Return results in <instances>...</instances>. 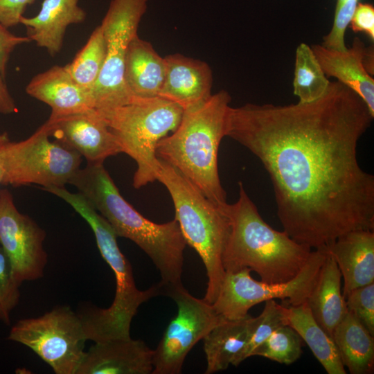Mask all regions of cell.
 I'll list each match as a JSON object with an SVG mask.
<instances>
[{"label": "cell", "mask_w": 374, "mask_h": 374, "mask_svg": "<svg viewBox=\"0 0 374 374\" xmlns=\"http://www.w3.org/2000/svg\"><path fill=\"white\" fill-rule=\"evenodd\" d=\"M109 222L117 237L138 245L159 271L163 290L182 284L186 245L177 221L157 224L139 213L120 193L103 163H87L71 180Z\"/></svg>", "instance_id": "2"}, {"label": "cell", "mask_w": 374, "mask_h": 374, "mask_svg": "<svg viewBox=\"0 0 374 374\" xmlns=\"http://www.w3.org/2000/svg\"><path fill=\"white\" fill-rule=\"evenodd\" d=\"M373 117L359 95L334 81L310 103L230 106L226 136L267 171L283 231L317 249L349 231L374 230V177L357 158Z\"/></svg>", "instance_id": "1"}, {"label": "cell", "mask_w": 374, "mask_h": 374, "mask_svg": "<svg viewBox=\"0 0 374 374\" xmlns=\"http://www.w3.org/2000/svg\"><path fill=\"white\" fill-rule=\"evenodd\" d=\"M280 309L284 324L299 335L327 373H346L333 339L316 321L306 301L297 306L280 305Z\"/></svg>", "instance_id": "24"}, {"label": "cell", "mask_w": 374, "mask_h": 374, "mask_svg": "<svg viewBox=\"0 0 374 374\" xmlns=\"http://www.w3.org/2000/svg\"><path fill=\"white\" fill-rule=\"evenodd\" d=\"M164 58L166 75L159 97L183 110L198 106L211 97L213 74L206 62L179 53Z\"/></svg>", "instance_id": "16"}, {"label": "cell", "mask_w": 374, "mask_h": 374, "mask_svg": "<svg viewBox=\"0 0 374 374\" xmlns=\"http://www.w3.org/2000/svg\"><path fill=\"white\" fill-rule=\"evenodd\" d=\"M326 255L325 247L312 250L301 271L286 283L258 281L251 277V270L249 268L225 272L217 296L212 305L219 314L228 320L244 318L251 308L269 299H279L288 305H299L307 301Z\"/></svg>", "instance_id": "10"}, {"label": "cell", "mask_w": 374, "mask_h": 374, "mask_svg": "<svg viewBox=\"0 0 374 374\" xmlns=\"http://www.w3.org/2000/svg\"><path fill=\"white\" fill-rule=\"evenodd\" d=\"M106 57V43L100 26L91 33L85 45L65 67L72 78L91 91L102 71ZM92 95V94H91Z\"/></svg>", "instance_id": "27"}, {"label": "cell", "mask_w": 374, "mask_h": 374, "mask_svg": "<svg viewBox=\"0 0 374 374\" xmlns=\"http://www.w3.org/2000/svg\"><path fill=\"white\" fill-rule=\"evenodd\" d=\"M8 339L31 349L56 374H76L88 341L82 314L66 305L17 321Z\"/></svg>", "instance_id": "9"}, {"label": "cell", "mask_w": 374, "mask_h": 374, "mask_svg": "<svg viewBox=\"0 0 374 374\" xmlns=\"http://www.w3.org/2000/svg\"><path fill=\"white\" fill-rule=\"evenodd\" d=\"M224 211L230 231L222 256L225 272L249 268L267 283H286L308 262L312 249L270 226L239 182V198Z\"/></svg>", "instance_id": "3"}, {"label": "cell", "mask_w": 374, "mask_h": 374, "mask_svg": "<svg viewBox=\"0 0 374 374\" xmlns=\"http://www.w3.org/2000/svg\"><path fill=\"white\" fill-rule=\"evenodd\" d=\"M44 124L31 136L10 141L1 153L3 186L38 184L44 188L64 187L80 168L82 156L55 140Z\"/></svg>", "instance_id": "8"}, {"label": "cell", "mask_w": 374, "mask_h": 374, "mask_svg": "<svg viewBox=\"0 0 374 374\" xmlns=\"http://www.w3.org/2000/svg\"><path fill=\"white\" fill-rule=\"evenodd\" d=\"M303 344L302 338L292 327L283 325L259 345L251 356H260L290 365L301 357Z\"/></svg>", "instance_id": "28"}, {"label": "cell", "mask_w": 374, "mask_h": 374, "mask_svg": "<svg viewBox=\"0 0 374 374\" xmlns=\"http://www.w3.org/2000/svg\"><path fill=\"white\" fill-rule=\"evenodd\" d=\"M265 302L261 314L253 317L251 329L247 344L239 358V364L249 357L253 350L265 341L280 326L285 325L280 305L274 299Z\"/></svg>", "instance_id": "29"}, {"label": "cell", "mask_w": 374, "mask_h": 374, "mask_svg": "<svg viewBox=\"0 0 374 374\" xmlns=\"http://www.w3.org/2000/svg\"><path fill=\"white\" fill-rule=\"evenodd\" d=\"M165 75V58L149 42L136 35L129 44L124 66V81L130 95L159 96Z\"/></svg>", "instance_id": "21"}, {"label": "cell", "mask_w": 374, "mask_h": 374, "mask_svg": "<svg viewBox=\"0 0 374 374\" xmlns=\"http://www.w3.org/2000/svg\"><path fill=\"white\" fill-rule=\"evenodd\" d=\"M355 32H363L374 39V8L370 3L358 2L350 22Z\"/></svg>", "instance_id": "33"}, {"label": "cell", "mask_w": 374, "mask_h": 374, "mask_svg": "<svg viewBox=\"0 0 374 374\" xmlns=\"http://www.w3.org/2000/svg\"><path fill=\"white\" fill-rule=\"evenodd\" d=\"M332 339L340 359L351 374L374 371V335L350 312L335 328Z\"/></svg>", "instance_id": "25"}, {"label": "cell", "mask_w": 374, "mask_h": 374, "mask_svg": "<svg viewBox=\"0 0 374 374\" xmlns=\"http://www.w3.org/2000/svg\"><path fill=\"white\" fill-rule=\"evenodd\" d=\"M26 92L51 109L50 118H57L94 108L91 93L79 85L65 66L55 65L35 75Z\"/></svg>", "instance_id": "17"}, {"label": "cell", "mask_w": 374, "mask_h": 374, "mask_svg": "<svg viewBox=\"0 0 374 374\" xmlns=\"http://www.w3.org/2000/svg\"><path fill=\"white\" fill-rule=\"evenodd\" d=\"M30 42L27 36L12 34L0 22V72L4 78L12 51L17 46Z\"/></svg>", "instance_id": "32"}, {"label": "cell", "mask_w": 374, "mask_h": 374, "mask_svg": "<svg viewBox=\"0 0 374 374\" xmlns=\"http://www.w3.org/2000/svg\"><path fill=\"white\" fill-rule=\"evenodd\" d=\"M35 0H0V22L9 28L20 24L26 8Z\"/></svg>", "instance_id": "34"}, {"label": "cell", "mask_w": 374, "mask_h": 374, "mask_svg": "<svg viewBox=\"0 0 374 374\" xmlns=\"http://www.w3.org/2000/svg\"><path fill=\"white\" fill-rule=\"evenodd\" d=\"M330 83L312 48L301 43L296 50L293 79V92L299 102L310 103L319 99Z\"/></svg>", "instance_id": "26"}, {"label": "cell", "mask_w": 374, "mask_h": 374, "mask_svg": "<svg viewBox=\"0 0 374 374\" xmlns=\"http://www.w3.org/2000/svg\"><path fill=\"white\" fill-rule=\"evenodd\" d=\"M10 141L6 132L0 133V187L3 186V172L1 165V153L5 145ZM1 189V188H0Z\"/></svg>", "instance_id": "37"}, {"label": "cell", "mask_w": 374, "mask_h": 374, "mask_svg": "<svg viewBox=\"0 0 374 374\" xmlns=\"http://www.w3.org/2000/svg\"><path fill=\"white\" fill-rule=\"evenodd\" d=\"M21 284L15 278L10 260L0 245V321L10 325V314L20 299Z\"/></svg>", "instance_id": "30"}, {"label": "cell", "mask_w": 374, "mask_h": 374, "mask_svg": "<svg viewBox=\"0 0 374 374\" xmlns=\"http://www.w3.org/2000/svg\"><path fill=\"white\" fill-rule=\"evenodd\" d=\"M153 351L131 337L95 342L85 351L76 374H150Z\"/></svg>", "instance_id": "15"}, {"label": "cell", "mask_w": 374, "mask_h": 374, "mask_svg": "<svg viewBox=\"0 0 374 374\" xmlns=\"http://www.w3.org/2000/svg\"><path fill=\"white\" fill-rule=\"evenodd\" d=\"M159 161L157 180L165 186L171 196L175 219L186 244L196 251L205 266L208 283L203 299L213 304L225 275L222 256L230 231L225 206L214 204L176 169Z\"/></svg>", "instance_id": "6"}, {"label": "cell", "mask_w": 374, "mask_h": 374, "mask_svg": "<svg viewBox=\"0 0 374 374\" xmlns=\"http://www.w3.org/2000/svg\"><path fill=\"white\" fill-rule=\"evenodd\" d=\"M51 136L84 157L87 163H103L122 153L121 147L96 109L50 118L44 123Z\"/></svg>", "instance_id": "14"}, {"label": "cell", "mask_w": 374, "mask_h": 374, "mask_svg": "<svg viewBox=\"0 0 374 374\" xmlns=\"http://www.w3.org/2000/svg\"><path fill=\"white\" fill-rule=\"evenodd\" d=\"M148 0H112L100 25L106 57L91 94L94 108L107 109L129 103L133 96L124 81L126 53L147 10Z\"/></svg>", "instance_id": "11"}, {"label": "cell", "mask_w": 374, "mask_h": 374, "mask_svg": "<svg viewBox=\"0 0 374 374\" xmlns=\"http://www.w3.org/2000/svg\"><path fill=\"white\" fill-rule=\"evenodd\" d=\"M57 195L89 224L102 257L115 276L116 292L112 305L107 308H92L81 314L88 340L95 343L131 337L132 319L142 303L163 294L161 283L139 290L135 284L132 266L119 249L117 235L109 222L80 193H73L62 188Z\"/></svg>", "instance_id": "5"}, {"label": "cell", "mask_w": 374, "mask_h": 374, "mask_svg": "<svg viewBox=\"0 0 374 374\" xmlns=\"http://www.w3.org/2000/svg\"><path fill=\"white\" fill-rule=\"evenodd\" d=\"M345 300L348 311L374 335V283L352 290Z\"/></svg>", "instance_id": "31"}, {"label": "cell", "mask_w": 374, "mask_h": 374, "mask_svg": "<svg viewBox=\"0 0 374 374\" xmlns=\"http://www.w3.org/2000/svg\"><path fill=\"white\" fill-rule=\"evenodd\" d=\"M97 111L122 152L136 163L133 186L138 189L156 181L160 169L157 145L177 129L183 109L159 96H134L126 104Z\"/></svg>", "instance_id": "7"}, {"label": "cell", "mask_w": 374, "mask_h": 374, "mask_svg": "<svg viewBox=\"0 0 374 374\" xmlns=\"http://www.w3.org/2000/svg\"><path fill=\"white\" fill-rule=\"evenodd\" d=\"M253 317L249 314L236 320L226 319L214 327L204 338L206 359L205 374L238 366L240 356L249 338Z\"/></svg>", "instance_id": "23"}, {"label": "cell", "mask_w": 374, "mask_h": 374, "mask_svg": "<svg viewBox=\"0 0 374 374\" xmlns=\"http://www.w3.org/2000/svg\"><path fill=\"white\" fill-rule=\"evenodd\" d=\"M18 112L17 106L11 96L5 82V78L0 72V113L12 114Z\"/></svg>", "instance_id": "35"}, {"label": "cell", "mask_w": 374, "mask_h": 374, "mask_svg": "<svg viewBox=\"0 0 374 374\" xmlns=\"http://www.w3.org/2000/svg\"><path fill=\"white\" fill-rule=\"evenodd\" d=\"M364 42L358 37L346 51L326 48L322 44L311 46L327 77H334L359 95L374 116V79L365 69Z\"/></svg>", "instance_id": "20"}, {"label": "cell", "mask_w": 374, "mask_h": 374, "mask_svg": "<svg viewBox=\"0 0 374 374\" xmlns=\"http://www.w3.org/2000/svg\"><path fill=\"white\" fill-rule=\"evenodd\" d=\"M163 294L174 300L177 312L153 350L152 373L179 374L193 346L226 319L212 304L191 295L183 285L167 288Z\"/></svg>", "instance_id": "12"}, {"label": "cell", "mask_w": 374, "mask_h": 374, "mask_svg": "<svg viewBox=\"0 0 374 374\" xmlns=\"http://www.w3.org/2000/svg\"><path fill=\"white\" fill-rule=\"evenodd\" d=\"M374 51L373 46L365 47L363 55V64L367 72L373 75L374 73Z\"/></svg>", "instance_id": "36"}, {"label": "cell", "mask_w": 374, "mask_h": 374, "mask_svg": "<svg viewBox=\"0 0 374 374\" xmlns=\"http://www.w3.org/2000/svg\"><path fill=\"white\" fill-rule=\"evenodd\" d=\"M231 96L221 90L204 103L184 110L177 129L157 145L158 159L188 179L214 204L223 207L226 192L220 182L217 154L226 136Z\"/></svg>", "instance_id": "4"}, {"label": "cell", "mask_w": 374, "mask_h": 374, "mask_svg": "<svg viewBox=\"0 0 374 374\" xmlns=\"http://www.w3.org/2000/svg\"><path fill=\"white\" fill-rule=\"evenodd\" d=\"M341 278L338 266L327 251L306 302L316 321L331 338L335 328L348 312L346 300L341 292Z\"/></svg>", "instance_id": "22"}, {"label": "cell", "mask_w": 374, "mask_h": 374, "mask_svg": "<svg viewBox=\"0 0 374 374\" xmlns=\"http://www.w3.org/2000/svg\"><path fill=\"white\" fill-rule=\"evenodd\" d=\"M78 1L44 0L37 15L20 19V24L26 28V36L51 56H55L62 48L67 27L85 20L86 12L78 6Z\"/></svg>", "instance_id": "19"}, {"label": "cell", "mask_w": 374, "mask_h": 374, "mask_svg": "<svg viewBox=\"0 0 374 374\" xmlns=\"http://www.w3.org/2000/svg\"><path fill=\"white\" fill-rule=\"evenodd\" d=\"M44 230L18 211L10 192L0 189V245L21 285L43 277L48 262Z\"/></svg>", "instance_id": "13"}, {"label": "cell", "mask_w": 374, "mask_h": 374, "mask_svg": "<svg viewBox=\"0 0 374 374\" xmlns=\"http://www.w3.org/2000/svg\"><path fill=\"white\" fill-rule=\"evenodd\" d=\"M344 278V299L352 290L374 283V232L358 229L344 233L326 247Z\"/></svg>", "instance_id": "18"}]
</instances>
